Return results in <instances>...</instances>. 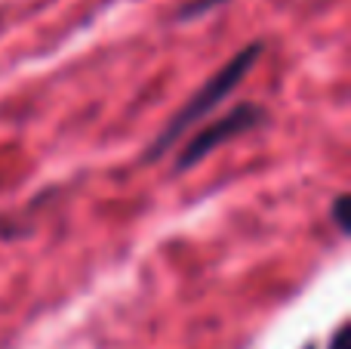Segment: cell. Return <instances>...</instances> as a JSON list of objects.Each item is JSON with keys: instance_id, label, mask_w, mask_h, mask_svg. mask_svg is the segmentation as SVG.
<instances>
[{"instance_id": "8992f818", "label": "cell", "mask_w": 351, "mask_h": 349, "mask_svg": "<svg viewBox=\"0 0 351 349\" xmlns=\"http://www.w3.org/2000/svg\"><path fill=\"white\" fill-rule=\"evenodd\" d=\"M308 349H315V346H308Z\"/></svg>"}, {"instance_id": "3957f363", "label": "cell", "mask_w": 351, "mask_h": 349, "mask_svg": "<svg viewBox=\"0 0 351 349\" xmlns=\"http://www.w3.org/2000/svg\"><path fill=\"white\" fill-rule=\"evenodd\" d=\"M222 3H228V0H188V3L176 12V19H179V22H188V19H197V16H204V12H213Z\"/></svg>"}, {"instance_id": "7a4b0ae2", "label": "cell", "mask_w": 351, "mask_h": 349, "mask_svg": "<svg viewBox=\"0 0 351 349\" xmlns=\"http://www.w3.org/2000/svg\"><path fill=\"white\" fill-rule=\"evenodd\" d=\"M265 121H268V111L262 109L259 102H241V105H234V109H228L225 115H219L216 121H210V124L194 130L191 139H188L185 146L179 148V155H176V164H173L176 173L197 167L200 161L210 158L216 148H222L225 142L237 139V136L250 133V130L265 127Z\"/></svg>"}, {"instance_id": "277c9868", "label": "cell", "mask_w": 351, "mask_h": 349, "mask_svg": "<svg viewBox=\"0 0 351 349\" xmlns=\"http://www.w3.org/2000/svg\"><path fill=\"white\" fill-rule=\"evenodd\" d=\"M348 195H336V201H333V207H330V216H333V226L339 229V232H348Z\"/></svg>"}, {"instance_id": "5b68a950", "label": "cell", "mask_w": 351, "mask_h": 349, "mask_svg": "<svg viewBox=\"0 0 351 349\" xmlns=\"http://www.w3.org/2000/svg\"><path fill=\"white\" fill-rule=\"evenodd\" d=\"M327 349H348V325H339L330 337V346Z\"/></svg>"}, {"instance_id": "6da1fadb", "label": "cell", "mask_w": 351, "mask_h": 349, "mask_svg": "<svg viewBox=\"0 0 351 349\" xmlns=\"http://www.w3.org/2000/svg\"><path fill=\"white\" fill-rule=\"evenodd\" d=\"M262 49H265L262 41L247 43V47L237 49L213 78H206V84L197 87V90L188 96V102L167 121V127L158 133V139L148 146V158H164L167 152H173V148L179 146V139L188 133V130L204 124L206 115H213L222 102H228V96L243 84V78H247V74L256 68V62L262 59Z\"/></svg>"}]
</instances>
